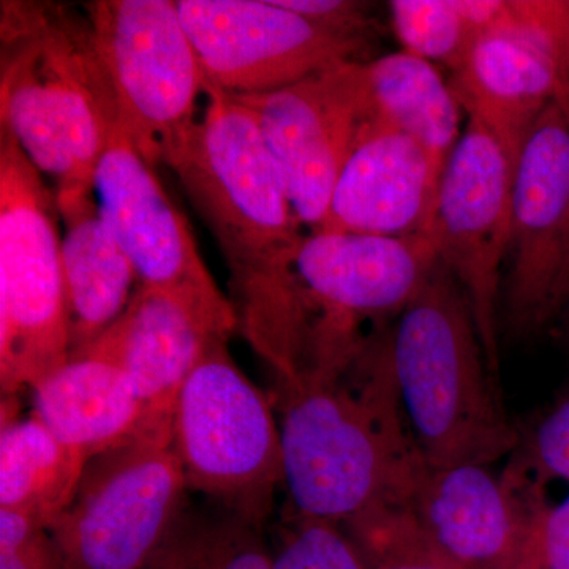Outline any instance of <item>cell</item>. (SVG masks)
<instances>
[{"mask_svg":"<svg viewBox=\"0 0 569 569\" xmlns=\"http://www.w3.org/2000/svg\"><path fill=\"white\" fill-rule=\"evenodd\" d=\"M263 526L230 509H182L148 569H272Z\"/></svg>","mask_w":569,"mask_h":569,"instance_id":"obj_23","label":"cell"},{"mask_svg":"<svg viewBox=\"0 0 569 569\" xmlns=\"http://www.w3.org/2000/svg\"><path fill=\"white\" fill-rule=\"evenodd\" d=\"M451 73L467 119L516 159L541 112L569 92V0H505Z\"/></svg>","mask_w":569,"mask_h":569,"instance_id":"obj_11","label":"cell"},{"mask_svg":"<svg viewBox=\"0 0 569 569\" xmlns=\"http://www.w3.org/2000/svg\"><path fill=\"white\" fill-rule=\"evenodd\" d=\"M408 430L429 467L486 466L518 440L466 293L438 261L387 336Z\"/></svg>","mask_w":569,"mask_h":569,"instance_id":"obj_3","label":"cell"},{"mask_svg":"<svg viewBox=\"0 0 569 569\" xmlns=\"http://www.w3.org/2000/svg\"><path fill=\"white\" fill-rule=\"evenodd\" d=\"M206 86L231 96L287 88L362 58L370 39L326 28L277 0H178Z\"/></svg>","mask_w":569,"mask_h":569,"instance_id":"obj_12","label":"cell"},{"mask_svg":"<svg viewBox=\"0 0 569 569\" xmlns=\"http://www.w3.org/2000/svg\"><path fill=\"white\" fill-rule=\"evenodd\" d=\"M0 126L14 140L40 173L50 174L59 189L84 186L78 179L69 141L39 67L24 40L0 28Z\"/></svg>","mask_w":569,"mask_h":569,"instance_id":"obj_22","label":"cell"},{"mask_svg":"<svg viewBox=\"0 0 569 569\" xmlns=\"http://www.w3.org/2000/svg\"><path fill=\"white\" fill-rule=\"evenodd\" d=\"M84 11L122 132L156 167L197 122L198 96L206 91L178 6L170 0H96Z\"/></svg>","mask_w":569,"mask_h":569,"instance_id":"obj_7","label":"cell"},{"mask_svg":"<svg viewBox=\"0 0 569 569\" xmlns=\"http://www.w3.org/2000/svg\"><path fill=\"white\" fill-rule=\"evenodd\" d=\"M227 339L206 348L176 399L171 447L187 489L264 526L282 488L279 422Z\"/></svg>","mask_w":569,"mask_h":569,"instance_id":"obj_6","label":"cell"},{"mask_svg":"<svg viewBox=\"0 0 569 569\" xmlns=\"http://www.w3.org/2000/svg\"><path fill=\"white\" fill-rule=\"evenodd\" d=\"M538 545L542 569H569V497L542 511Z\"/></svg>","mask_w":569,"mask_h":569,"instance_id":"obj_29","label":"cell"},{"mask_svg":"<svg viewBox=\"0 0 569 569\" xmlns=\"http://www.w3.org/2000/svg\"><path fill=\"white\" fill-rule=\"evenodd\" d=\"M32 406L33 417L88 462L134 438L152 436L130 378L97 356L70 358L40 380L32 388Z\"/></svg>","mask_w":569,"mask_h":569,"instance_id":"obj_19","label":"cell"},{"mask_svg":"<svg viewBox=\"0 0 569 569\" xmlns=\"http://www.w3.org/2000/svg\"><path fill=\"white\" fill-rule=\"evenodd\" d=\"M0 569H70L50 530H39L9 548H0Z\"/></svg>","mask_w":569,"mask_h":569,"instance_id":"obj_30","label":"cell"},{"mask_svg":"<svg viewBox=\"0 0 569 569\" xmlns=\"http://www.w3.org/2000/svg\"><path fill=\"white\" fill-rule=\"evenodd\" d=\"M445 164L395 130H369L336 183L323 231L410 238L429 234Z\"/></svg>","mask_w":569,"mask_h":569,"instance_id":"obj_16","label":"cell"},{"mask_svg":"<svg viewBox=\"0 0 569 569\" xmlns=\"http://www.w3.org/2000/svg\"><path fill=\"white\" fill-rule=\"evenodd\" d=\"M509 488L546 496L550 482L569 485V389L518 426V440L500 473Z\"/></svg>","mask_w":569,"mask_h":569,"instance_id":"obj_25","label":"cell"},{"mask_svg":"<svg viewBox=\"0 0 569 569\" xmlns=\"http://www.w3.org/2000/svg\"><path fill=\"white\" fill-rule=\"evenodd\" d=\"M358 78L362 134L373 129L395 130L425 146L438 162L447 163L467 121L458 97L437 66L400 50L359 62Z\"/></svg>","mask_w":569,"mask_h":569,"instance_id":"obj_20","label":"cell"},{"mask_svg":"<svg viewBox=\"0 0 569 569\" xmlns=\"http://www.w3.org/2000/svg\"><path fill=\"white\" fill-rule=\"evenodd\" d=\"M507 264L501 326L518 339L552 329L569 295V92L541 112L516 153Z\"/></svg>","mask_w":569,"mask_h":569,"instance_id":"obj_9","label":"cell"},{"mask_svg":"<svg viewBox=\"0 0 569 569\" xmlns=\"http://www.w3.org/2000/svg\"><path fill=\"white\" fill-rule=\"evenodd\" d=\"M437 263L429 234L307 233L287 274L234 299L238 329L277 385L337 380L388 331Z\"/></svg>","mask_w":569,"mask_h":569,"instance_id":"obj_1","label":"cell"},{"mask_svg":"<svg viewBox=\"0 0 569 569\" xmlns=\"http://www.w3.org/2000/svg\"><path fill=\"white\" fill-rule=\"evenodd\" d=\"M552 329L557 332L560 342L563 343L569 353V295L565 299L563 306H561L559 316L553 321Z\"/></svg>","mask_w":569,"mask_h":569,"instance_id":"obj_31","label":"cell"},{"mask_svg":"<svg viewBox=\"0 0 569 569\" xmlns=\"http://www.w3.org/2000/svg\"><path fill=\"white\" fill-rule=\"evenodd\" d=\"M56 201L63 224L62 269L73 358L121 318L140 282L104 222L93 189H59Z\"/></svg>","mask_w":569,"mask_h":569,"instance_id":"obj_18","label":"cell"},{"mask_svg":"<svg viewBox=\"0 0 569 569\" xmlns=\"http://www.w3.org/2000/svg\"><path fill=\"white\" fill-rule=\"evenodd\" d=\"M203 116L164 152L211 228L234 296L279 280L302 244V223L252 112L208 88Z\"/></svg>","mask_w":569,"mask_h":569,"instance_id":"obj_4","label":"cell"},{"mask_svg":"<svg viewBox=\"0 0 569 569\" xmlns=\"http://www.w3.org/2000/svg\"><path fill=\"white\" fill-rule=\"evenodd\" d=\"M515 159L496 134L467 119L438 186L429 236L438 261L458 280L492 376L500 377L501 291L511 244Z\"/></svg>","mask_w":569,"mask_h":569,"instance_id":"obj_10","label":"cell"},{"mask_svg":"<svg viewBox=\"0 0 569 569\" xmlns=\"http://www.w3.org/2000/svg\"><path fill=\"white\" fill-rule=\"evenodd\" d=\"M186 490L171 433L141 436L86 463L50 531L70 569H148Z\"/></svg>","mask_w":569,"mask_h":569,"instance_id":"obj_8","label":"cell"},{"mask_svg":"<svg viewBox=\"0 0 569 569\" xmlns=\"http://www.w3.org/2000/svg\"><path fill=\"white\" fill-rule=\"evenodd\" d=\"M359 62L339 63L277 91L230 93L252 112L309 233L325 230L336 183L365 132Z\"/></svg>","mask_w":569,"mask_h":569,"instance_id":"obj_14","label":"cell"},{"mask_svg":"<svg viewBox=\"0 0 569 569\" xmlns=\"http://www.w3.org/2000/svg\"><path fill=\"white\" fill-rule=\"evenodd\" d=\"M86 463L39 418H18L10 397H3L0 508L21 509L51 529L73 500Z\"/></svg>","mask_w":569,"mask_h":569,"instance_id":"obj_21","label":"cell"},{"mask_svg":"<svg viewBox=\"0 0 569 569\" xmlns=\"http://www.w3.org/2000/svg\"><path fill=\"white\" fill-rule=\"evenodd\" d=\"M367 569H456L436 548L407 505H388L342 526Z\"/></svg>","mask_w":569,"mask_h":569,"instance_id":"obj_26","label":"cell"},{"mask_svg":"<svg viewBox=\"0 0 569 569\" xmlns=\"http://www.w3.org/2000/svg\"><path fill=\"white\" fill-rule=\"evenodd\" d=\"M548 505L486 466H427L407 501L456 569H542L538 527Z\"/></svg>","mask_w":569,"mask_h":569,"instance_id":"obj_15","label":"cell"},{"mask_svg":"<svg viewBox=\"0 0 569 569\" xmlns=\"http://www.w3.org/2000/svg\"><path fill=\"white\" fill-rule=\"evenodd\" d=\"M93 193L141 287L178 296L224 336L233 335L238 329L233 301L217 287L186 217L121 127L104 144L93 173Z\"/></svg>","mask_w":569,"mask_h":569,"instance_id":"obj_13","label":"cell"},{"mask_svg":"<svg viewBox=\"0 0 569 569\" xmlns=\"http://www.w3.org/2000/svg\"><path fill=\"white\" fill-rule=\"evenodd\" d=\"M272 569H367L346 529L326 520L290 518Z\"/></svg>","mask_w":569,"mask_h":569,"instance_id":"obj_27","label":"cell"},{"mask_svg":"<svg viewBox=\"0 0 569 569\" xmlns=\"http://www.w3.org/2000/svg\"><path fill=\"white\" fill-rule=\"evenodd\" d=\"M227 339L178 296L138 284L126 312L84 353L121 367L144 408L148 432L171 433L176 399L206 348ZM77 358V356H73Z\"/></svg>","mask_w":569,"mask_h":569,"instance_id":"obj_17","label":"cell"},{"mask_svg":"<svg viewBox=\"0 0 569 569\" xmlns=\"http://www.w3.org/2000/svg\"><path fill=\"white\" fill-rule=\"evenodd\" d=\"M503 6L505 0H392L389 13L402 51L455 71Z\"/></svg>","mask_w":569,"mask_h":569,"instance_id":"obj_24","label":"cell"},{"mask_svg":"<svg viewBox=\"0 0 569 569\" xmlns=\"http://www.w3.org/2000/svg\"><path fill=\"white\" fill-rule=\"evenodd\" d=\"M284 9L335 31L372 39V3L356 0H277Z\"/></svg>","mask_w":569,"mask_h":569,"instance_id":"obj_28","label":"cell"},{"mask_svg":"<svg viewBox=\"0 0 569 569\" xmlns=\"http://www.w3.org/2000/svg\"><path fill=\"white\" fill-rule=\"evenodd\" d=\"M387 332L337 380L277 385L282 489L291 518L346 526L410 500L427 463L400 408Z\"/></svg>","mask_w":569,"mask_h":569,"instance_id":"obj_2","label":"cell"},{"mask_svg":"<svg viewBox=\"0 0 569 569\" xmlns=\"http://www.w3.org/2000/svg\"><path fill=\"white\" fill-rule=\"evenodd\" d=\"M56 193L0 126V387L33 388L70 358Z\"/></svg>","mask_w":569,"mask_h":569,"instance_id":"obj_5","label":"cell"}]
</instances>
